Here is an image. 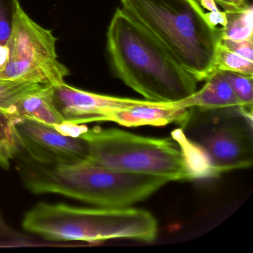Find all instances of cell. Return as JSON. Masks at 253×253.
Segmentation results:
<instances>
[{
  "mask_svg": "<svg viewBox=\"0 0 253 253\" xmlns=\"http://www.w3.org/2000/svg\"><path fill=\"white\" fill-rule=\"evenodd\" d=\"M9 116L14 123L21 119H32L55 127L67 135L72 131V124L64 121L56 107L52 85H45L23 97L13 108Z\"/></svg>",
  "mask_w": 253,
  "mask_h": 253,
  "instance_id": "8fae6325",
  "label": "cell"
},
{
  "mask_svg": "<svg viewBox=\"0 0 253 253\" xmlns=\"http://www.w3.org/2000/svg\"><path fill=\"white\" fill-rule=\"evenodd\" d=\"M54 100L64 121L76 125L106 121L108 115L113 111L144 102L89 92L69 85L66 82L54 85Z\"/></svg>",
  "mask_w": 253,
  "mask_h": 253,
  "instance_id": "9c48e42d",
  "label": "cell"
},
{
  "mask_svg": "<svg viewBox=\"0 0 253 253\" xmlns=\"http://www.w3.org/2000/svg\"><path fill=\"white\" fill-rule=\"evenodd\" d=\"M20 0H0V44L5 45L11 36Z\"/></svg>",
  "mask_w": 253,
  "mask_h": 253,
  "instance_id": "ac0fdd59",
  "label": "cell"
},
{
  "mask_svg": "<svg viewBox=\"0 0 253 253\" xmlns=\"http://www.w3.org/2000/svg\"><path fill=\"white\" fill-rule=\"evenodd\" d=\"M214 1L217 5L223 8L224 11H238V10L242 9L248 4L247 0H214Z\"/></svg>",
  "mask_w": 253,
  "mask_h": 253,
  "instance_id": "ffe728a7",
  "label": "cell"
},
{
  "mask_svg": "<svg viewBox=\"0 0 253 253\" xmlns=\"http://www.w3.org/2000/svg\"><path fill=\"white\" fill-rule=\"evenodd\" d=\"M184 152L192 178L218 177L253 162V109L189 108L171 133Z\"/></svg>",
  "mask_w": 253,
  "mask_h": 253,
  "instance_id": "3957f363",
  "label": "cell"
},
{
  "mask_svg": "<svg viewBox=\"0 0 253 253\" xmlns=\"http://www.w3.org/2000/svg\"><path fill=\"white\" fill-rule=\"evenodd\" d=\"M89 148L90 159L124 172L190 180L192 174L181 146L173 138H154L118 128L95 126L80 134Z\"/></svg>",
  "mask_w": 253,
  "mask_h": 253,
  "instance_id": "8992f818",
  "label": "cell"
},
{
  "mask_svg": "<svg viewBox=\"0 0 253 253\" xmlns=\"http://www.w3.org/2000/svg\"><path fill=\"white\" fill-rule=\"evenodd\" d=\"M121 3L198 82L215 70L221 30L208 21L196 0H121Z\"/></svg>",
  "mask_w": 253,
  "mask_h": 253,
  "instance_id": "277c9868",
  "label": "cell"
},
{
  "mask_svg": "<svg viewBox=\"0 0 253 253\" xmlns=\"http://www.w3.org/2000/svg\"><path fill=\"white\" fill-rule=\"evenodd\" d=\"M189 108L176 103H156L145 100L143 103L111 112L106 121L126 127L140 126H164L170 124L180 126L186 119Z\"/></svg>",
  "mask_w": 253,
  "mask_h": 253,
  "instance_id": "30bf717a",
  "label": "cell"
},
{
  "mask_svg": "<svg viewBox=\"0 0 253 253\" xmlns=\"http://www.w3.org/2000/svg\"><path fill=\"white\" fill-rule=\"evenodd\" d=\"M57 38L17 6L11 36L5 45L9 60L0 79L57 85L70 75L56 51Z\"/></svg>",
  "mask_w": 253,
  "mask_h": 253,
  "instance_id": "52a82bcc",
  "label": "cell"
},
{
  "mask_svg": "<svg viewBox=\"0 0 253 253\" xmlns=\"http://www.w3.org/2000/svg\"><path fill=\"white\" fill-rule=\"evenodd\" d=\"M9 60V51L6 45L0 44V77L5 71Z\"/></svg>",
  "mask_w": 253,
  "mask_h": 253,
  "instance_id": "7402d4cb",
  "label": "cell"
},
{
  "mask_svg": "<svg viewBox=\"0 0 253 253\" xmlns=\"http://www.w3.org/2000/svg\"><path fill=\"white\" fill-rule=\"evenodd\" d=\"M23 150L40 162L72 163L90 159L85 139L63 134L55 127L32 119L15 123Z\"/></svg>",
  "mask_w": 253,
  "mask_h": 253,
  "instance_id": "ba28073f",
  "label": "cell"
},
{
  "mask_svg": "<svg viewBox=\"0 0 253 253\" xmlns=\"http://www.w3.org/2000/svg\"><path fill=\"white\" fill-rule=\"evenodd\" d=\"M26 232L50 241L101 242L115 238L152 242L158 236L156 218L140 209L80 208L39 203L25 214Z\"/></svg>",
  "mask_w": 253,
  "mask_h": 253,
  "instance_id": "5b68a950",
  "label": "cell"
},
{
  "mask_svg": "<svg viewBox=\"0 0 253 253\" xmlns=\"http://www.w3.org/2000/svg\"><path fill=\"white\" fill-rule=\"evenodd\" d=\"M14 161L23 184L32 193L57 194L100 208H127L169 182L164 177L112 169L91 159L40 162L22 150Z\"/></svg>",
  "mask_w": 253,
  "mask_h": 253,
  "instance_id": "6da1fadb",
  "label": "cell"
},
{
  "mask_svg": "<svg viewBox=\"0 0 253 253\" xmlns=\"http://www.w3.org/2000/svg\"><path fill=\"white\" fill-rule=\"evenodd\" d=\"M197 2L201 7L210 11V13H205L206 17L213 26L222 28L225 26L226 23V12L219 10L214 0H198Z\"/></svg>",
  "mask_w": 253,
  "mask_h": 253,
  "instance_id": "d6986e66",
  "label": "cell"
},
{
  "mask_svg": "<svg viewBox=\"0 0 253 253\" xmlns=\"http://www.w3.org/2000/svg\"><path fill=\"white\" fill-rule=\"evenodd\" d=\"M253 75V40H222L217 48L215 70Z\"/></svg>",
  "mask_w": 253,
  "mask_h": 253,
  "instance_id": "4fadbf2b",
  "label": "cell"
},
{
  "mask_svg": "<svg viewBox=\"0 0 253 253\" xmlns=\"http://www.w3.org/2000/svg\"><path fill=\"white\" fill-rule=\"evenodd\" d=\"M221 72L243 106L253 109V75L228 71H221Z\"/></svg>",
  "mask_w": 253,
  "mask_h": 253,
  "instance_id": "e0dca14e",
  "label": "cell"
},
{
  "mask_svg": "<svg viewBox=\"0 0 253 253\" xmlns=\"http://www.w3.org/2000/svg\"><path fill=\"white\" fill-rule=\"evenodd\" d=\"M23 150V144L9 115L0 111V167L8 169L17 155Z\"/></svg>",
  "mask_w": 253,
  "mask_h": 253,
  "instance_id": "9a60e30c",
  "label": "cell"
},
{
  "mask_svg": "<svg viewBox=\"0 0 253 253\" xmlns=\"http://www.w3.org/2000/svg\"><path fill=\"white\" fill-rule=\"evenodd\" d=\"M18 238V235L10 227L0 212V240L14 239Z\"/></svg>",
  "mask_w": 253,
  "mask_h": 253,
  "instance_id": "44dd1931",
  "label": "cell"
},
{
  "mask_svg": "<svg viewBox=\"0 0 253 253\" xmlns=\"http://www.w3.org/2000/svg\"><path fill=\"white\" fill-rule=\"evenodd\" d=\"M205 81L201 90L176 103L182 107L201 109L244 106L235 95L221 71L216 69Z\"/></svg>",
  "mask_w": 253,
  "mask_h": 253,
  "instance_id": "7c38bea8",
  "label": "cell"
},
{
  "mask_svg": "<svg viewBox=\"0 0 253 253\" xmlns=\"http://www.w3.org/2000/svg\"><path fill=\"white\" fill-rule=\"evenodd\" d=\"M226 23L221 30V39L232 41L253 40V10L247 4L241 10L225 11Z\"/></svg>",
  "mask_w": 253,
  "mask_h": 253,
  "instance_id": "5bb4252c",
  "label": "cell"
},
{
  "mask_svg": "<svg viewBox=\"0 0 253 253\" xmlns=\"http://www.w3.org/2000/svg\"><path fill=\"white\" fill-rule=\"evenodd\" d=\"M44 85L45 84L0 79V111L9 115L21 99Z\"/></svg>",
  "mask_w": 253,
  "mask_h": 253,
  "instance_id": "2e32d148",
  "label": "cell"
},
{
  "mask_svg": "<svg viewBox=\"0 0 253 253\" xmlns=\"http://www.w3.org/2000/svg\"><path fill=\"white\" fill-rule=\"evenodd\" d=\"M106 36L112 72L146 100L177 103L197 91L198 81L122 8L115 11Z\"/></svg>",
  "mask_w": 253,
  "mask_h": 253,
  "instance_id": "7a4b0ae2",
  "label": "cell"
}]
</instances>
